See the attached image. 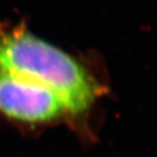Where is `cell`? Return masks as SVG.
<instances>
[{"label":"cell","mask_w":157,"mask_h":157,"mask_svg":"<svg viewBox=\"0 0 157 157\" xmlns=\"http://www.w3.org/2000/svg\"><path fill=\"white\" fill-rule=\"evenodd\" d=\"M0 70L52 91L62 101L70 124L87 130L88 118L106 86L85 60L35 35L23 24L0 26Z\"/></svg>","instance_id":"cell-1"},{"label":"cell","mask_w":157,"mask_h":157,"mask_svg":"<svg viewBox=\"0 0 157 157\" xmlns=\"http://www.w3.org/2000/svg\"><path fill=\"white\" fill-rule=\"evenodd\" d=\"M0 116L27 129L70 123L62 101L47 88L0 70Z\"/></svg>","instance_id":"cell-2"}]
</instances>
